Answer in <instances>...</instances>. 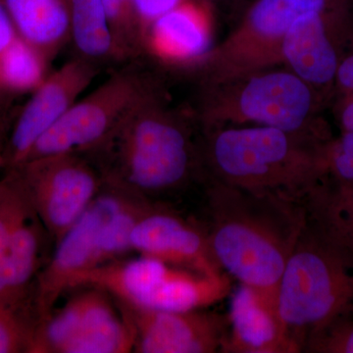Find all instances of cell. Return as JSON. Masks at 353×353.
I'll return each mask as SVG.
<instances>
[{"mask_svg": "<svg viewBox=\"0 0 353 353\" xmlns=\"http://www.w3.org/2000/svg\"><path fill=\"white\" fill-rule=\"evenodd\" d=\"M157 79L101 143L83 153L102 182L169 205L192 183H205L194 114L172 106Z\"/></svg>", "mask_w": 353, "mask_h": 353, "instance_id": "cell-1", "label": "cell"}, {"mask_svg": "<svg viewBox=\"0 0 353 353\" xmlns=\"http://www.w3.org/2000/svg\"><path fill=\"white\" fill-rule=\"evenodd\" d=\"M211 250L221 268L241 285L277 290L306 223L303 204L208 180Z\"/></svg>", "mask_w": 353, "mask_h": 353, "instance_id": "cell-2", "label": "cell"}, {"mask_svg": "<svg viewBox=\"0 0 353 353\" xmlns=\"http://www.w3.org/2000/svg\"><path fill=\"white\" fill-rule=\"evenodd\" d=\"M199 136L206 181L303 203L328 176L325 138L277 128L231 126Z\"/></svg>", "mask_w": 353, "mask_h": 353, "instance_id": "cell-3", "label": "cell"}, {"mask_svg": "<svg viewBox=\"0 0 353 353\" xmlns=\"http://www.w3.org/2000/svg\"><path fill=\"white\" fill-rule=\"evenodd\" d=\"M319 92L283 65L226 82L199 85L192 112L199 130L231 126L277 128L333 138Z\"/></svg>", "mask_w": 353, "mask_h": 353, "instance_id": "cell-4", "label": "cell"}, {"mask_svg": "<svg viewBox=\"0 0 353 353\" xmlns=\"http://www.w3.org/2000/svg\"><path fill=\"white\" fill-rule=\"evenodd\" d=\"M279 310L299 352L312 334L353 318V255L305 223L277 289Z\"/></svg>", "mask_w": 353, "mask_h": 353, "instance_id": "cell-5", "label": "cell"}, {"mask_svg": "<svg viewBox=\"0 0 353 353\" xmlns=\"http://www.w3.org/2000/svg\"><path fill=\"white\" fill-rule=\"evenodd\" d=\"M353 0H252L234 31L216 44L192 75L199 85L226 82L280 65L283 41L306 14L331 10Z\"/></svg>", "mask_w": 353, "mask_h": 353, "instance_id": "cell-6", "label": "cell"}, {"mask_svg": "<svg viewBox=\"0 0 353 353\" xmlns=\"http://www.w3.org/2000/svg\"><path fill=\"white\" fill-rule=\"evenodd\" d=\"M157 79L136 68L116 72L94 92L78 99L37 141L25 161L63 153L83 154L92 150L113 131Z\"/></svg>", "mask_w": 353, "mask_h": 353, "instance_id": "cell-7", "label": "cell"}, {"mask_svg": "<svg viewBox=\"0 0 353 353\" xmlns=\"http://www.w3.org/2000/svg\"><path fill=\"white\" fill-rule=\"evenodd\" d=\"M14 169L20 174L34 213L54 245L87 210L103 185L94 165L77 153L28 160Z\"/></svg>", "mask_w": 353, "mask_h": 353, "instance_id": "cell-8", "label": "cell"}, {"mask_svg": "<svg viewBox=\"0 0 353 353\" xmlns=\"http://www.w3.org/2000/svg\"><path fill=\"white\" fill-rule=\"evenodd\" d=\"M353 37V2L306 14L283 41L280 65L301 77L328 103L336 70Z\"/></svg>", "mask_w": 353, "mask_h": 353, "instance_id": "cell-9", "label": "cell"}, {"mask_svg": "<svg viewBox=\"0 0 353 353\" xmlns=\"http://www.w3.org/2000/svg\"><path fill=\"white\" fill-rule=\"evenodd\" d=\"M126 196L127 194L122 190L103 183L99 196L55 245L52 256L37 279L34 294L37 323L50 314L58 299L70 290L77 276L92 268L95 248L102 230L117 212Z\"/></svg>", "mask_w": 353, "mask_h": 353, "instance_id": "cell-10", "label": "cell"}, {"mask_svg": "<svg viewBox=\"0 0 353 353\" xmlns=\"http://www.w3.org/2000/svg\"><path fill=\"white\" fill-rule=\"evenodd\" d=\"M101 71L99 67L74 57L48 78L26 102L14 121L4 146L6 169L25 161L32 148L61 119Z\"/></svg>", "mask_w": 353, "mask_h": 353, "instance_id": "cell-11", "label": "cell"}, {"mask_svg": "<svg viewBox=\"0 0 353 353\" xmlns=\"http://www.w3.org/2000/svg\"><path fill=\"white\" fill-rule=\"evenodd\" d=\"M134 334L136 353L220 352L229 329L228 315L199 310L171 312L116 299Z\"/></svg>", "mask_w": 353, "mask_h": 353, "instance_id": "cell-12", "label": "cell"}, {"mask_svg": "<svg viewBox=\"0 0 353 353\" xmlns=\"http://www.w3.org/2000/svg\"><path fill=\"white\" fill-rule=\"evenodd\" d=\"M132 252L178 268L214 276L226 273L216 261L208 229L172 206L152 204L131 234Z\"/></svg>", "mask_w": 353, "mask_h": 353, "instance_id": "cell-13", "label": "cell"}, {"mask_svg": "<svg viewBox=\"0 0 353 353\" xmlns=\"http://www.w3.org/2000/svg\"><path fill=\"white\" fill-rule=\"evenodd\" d=\"M215 46L210 0H187L145 30L141 57L162 68L192 74Z\"/></svg>", "mask_w": 353, "mask_h": 353, "instance_id": "cell-14", "label": "cell"}, {"mask_svg": "<svg viewBox=\"0 0 353 353\" xmlns=\"http://www.w3.org/2000/svg\"><path fill=\"white\" fill-rule=\"evenodd\" d=\"M221 353H297L280 310L277 290L241 285L230 304Z\"/></svg>", "mask_w": 353, "mask_h": 353, "instance_id": "cell-15", "label": "cell"}, {"mask_svg": "<svg viewBox=\"0 0 353 353\" xmlns=\"http://www.w3.org/2000/svg\"><path fill=\"white\" fill-rule=\"evenodd\" d=\"M48 241L52 240L34 212L0 253V304L34 323L37 279L46 264L44 256Z\"/></svg>", "mask_w": 353, "mask_h": 353, "instance_id": "cell-16", "label": "cell"}, {"mask_svg": "<svg viewBox=\"0 0 353 353\" xmlns=\"http://www.w3.org/2000/svg\"><path fill=\"white\" fill-rule=\"evenodd\" d=\"M87 288L37 323L29 353H58L77 334L119 313L110 294L99 288Z\"/></svg>", "mask_w": 353, "mask_h": 353, "instance_id": "cell-17", "label": "cell"}, {"mask_svg": "<svg viewBox=\"0 0 353 353\" xmlns=\"http://www.w3.org/2000/svg\"><path fill=\"white\" fill-rule=\"evenodd\" d=\"M231 277L202 275L196 272L169 266L159 284L136 305L171 312L205 309L230 294Z\"/></svg>", "mask_w": 353, "mask_h": 353, "instance_id": "cell-18", "label": "cell"}, {"mask_svg": "<svg viewBox=\"0 0 353 353\" xmlns=\"http://www.w3.org/2000/svg\"><path fill=\"white\" fill-rule=\"evenodd\" d=\"M18 37L51 61L70 43L68 0H3Z\"/></svg>", "mask_w": 353, "mask_h": 353, "instance_id": "cell-19", "label": "cell"}, {"mask_svg": "<svg viewBox=\"0 0 353 353\" xmlns=\"http://www.w3.org/2000/svg\"><path fill=\"white\" fill-rule=\"evenodd\" d=\"M170 265L152 257L120 259L81 273L71 288L94 287L108 292L114 299L138 303L158 285Z\"/></svg>", "mask_w": 353, "mask_h": 353, "instance_id": "cell-20", "label": "cell"}, {"mask_svg": "<svg viewBox=\"0 0 353 353\" xmlns=\"http://www.w3.org/2000/svg\"><path fill=\"white\" fill-rule=\"evenodd\" d=\"M70 43L75 57L95 66L124 62L101 0H68Z\"/></svg>", "mask_w": 353, "mask_h": 353, "instance_id": "cell-21", "label": "cell"}, {"mask_svg": "<svg viewBox=\"0 0 353 353\" xmlns=\"http://www.w3.org/2000/svg\"><path fill=\"white\" fill-rule=\"evenodd\" d=\"M306 223L353 255V208L327 176L303 201Z\"/></svg>", "mask_w": 353, "mask_h": 353, "instance_id": "cell-22", "label": "cell"}, {"mask_svg": "<svg viewBox=\"0 0 353 353\" xmlns=\"http://www.w3.org/2000/svg\"><path fill=\"white\" fill-rule=\"evenodd\" d=\"M52 61L18 37L0 53V94L11 99L31 94L51 73Z\"/></svg>", "mask_w": 353, "mask_h": 353, "instance_id": "cell-23", "label": "cell"}, {"mask_svg": "<svg viewBox=\"0 0 353 353\" xmlns=\"http://www.w3.org/2000/svg\"><path fill=\"white\" fill-rule=\"evenodd\" d=\"M134 343V332L120 311L77 334L59 353H128L132 352Z\"/></svg>", "mask_w": 353, "mask_h": 353, "instance_id": "cell-24", "label": "cell"}, {"mask_svg": "<svg viewBox=\"0 0 353 353\" xmlns=\"http://www.w3.org/2000/svg\"><path fill=\"white\" fill-rule=\"evenodd\" d=\"M34 212L20 174L6 169L0 180V253Z\"/></svg>", "mask_w": 353, "mask_h": 353, "instance_id": "cell-25", "label": "cell"}, {"mask_svg": "<svg viewBox=\"0 0 353 353\" xmlns=\"http://www.w3.org/2000/svg\"><path fill=\"white\" fill-rule=\"evenodd\" d=\"M124 62L141 57V37L134 0H101Z\"/></svg>", "mask_w": 353, "mask_h": 353, "instance_id": "cell-26", "label": "cell"}, {"mask_svg": "<svg viewBox=\"0 0 353 353\" xmlns=\"http://www.w3.org/2000/svg\"><path fill=\"white\" fill-rule=\"evenodd\" d=\"M328 109L341 134L353 132V37L336 70Z\"/></svg>", "mask_w": 353, "mask_h": 353, "instance_id": "cell-27", "label": "cell"}, {"mask_svg": "<svg viewBox=\"0 0 353 353\" xmlns=\"http://www.w3.org/2000/svg\"><path fill=\"white\" fill-rule=\"evenodd\" d=\"M36 323L0 304V353H29Z\"/></svg>", "mask_w": 353, "mask_h": 353, "instance_id": "cell-28", "label": "cell"}, {"mask_svg": "<svg viewBox=\"0 0 353 353\" xmlns=\"http://www.w3.org/2000/svg\"><path fill=\"white\" fill-rule=\"evenodd\" d=\"M303 352L353 353V318L334 322L312 334Z\"/></svg>", "mask_w": 353, "mask_h": 353, "instance_id": "cell-29", "label": "cell"}, {"mask_svg": "<svg viewBox=\"0 0 353 353\" xmlns=\"http://www.w3.org/2000/svg\"><path fill=\"white\" fill-rule=\"evenodd\" d=\"M325 160L328 178L353 185V132L334 137L327 143Z\"/></svg>", "mask_w": 353, "mask_h": 353, "instance_id": "cell-30", "label": "cell"}, {"mask_svg": "<svg viewBox=\"0 0 353 353\" xmlns=\"http://www.w3.org/2000/svg\"><path fill=\"white\" fill-rule=\"evenodd\" d=\"M185 1L187 0H134L141 38L155 20Z\"/></svg>", "mask_w": 353, "mask_h": 353, "instance_id": "cell-31", "label": "cell"}, {"mask_svg": "<svg viewBox=\"0 0 353 353\" xmlns=\"http://www.w3.org/2000/svg\"><path fill=\"white\" fill-rule=\"evenodd\" d=\"M17 38V32L6 3L3 0H0V53L3 52Z\"/></svg>", "mask_w": 353, "mask_h": 353, "instance_id": "cell-32", "label": "cell"}, {"mask_svg": "<svg viewBox=\"0 0 353 353\" xmlns=\"http://www.w3.org/2000/svg\"><path fill=\"white\" fill-rule=\"evenodd\" d=\"M9 101L10 99H6V97L0 94V124L3 122L4 118H6L7 105H8Z\"/></svg>", "mask_w": 353, "mask_h": 353, "instance_id": "cell-33", "label": "cell"}, {"mask_svg": "<svg viewBox=\"0 0 353 353\" xmlns=\"http://www.w3.org/2000/svg\"><path fill=\"white\" fill-rule=\"evenodd\" d=\"M4 167H6V161H4L3 152L0 150V168H4Z\"/></svg>", "mask_w": 353, "mask_h": 353, "instance_id": "cell-34", "label": "cell"}, {"mask_svg": "<svg viewBox=\"0 0 353 353\" xmlns=\"http://www.w3.org/2000/svg\"><path fill=\"white\" fill-rule=\"evenodd\" d=\"M225 1L233 2V3H240V2L245 1V0H225ZM252 1V0H250V2Z\"/></svg>", "mask_w": 353, "mask_h": 353, "instance_id": "cell-35", "label": "cell"}]
</instances>
